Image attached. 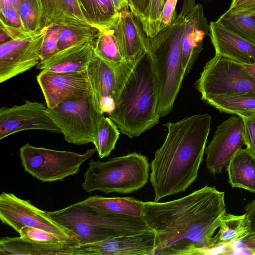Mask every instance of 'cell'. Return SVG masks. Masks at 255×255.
Returning <instances> with one entry per match:
<instances>
[{
    "mask_svg": "<svg viewBox=\"0 0 255 255\" xmlns=\"http://www.w3.org/2000/svg\"><path fill=\"white\" fill-rule=\"evenodd\" d=\"M195 85L205 102L219 95L255 93V77L242 64L216 54L206 63Z\"/></svg>",
    "mask_w": 255,
    "mask_h": 255,
    "instance_id": "cell-9",
    "label": "cell"
},
{
    "mask_svg": "<svg viewBox=\"0 0 255 255\" xmlns=\"http://www.w3.org/2000/svg\"><path fill=\"white\" fill-rule=\"evenodd\" d=\"M62 26L53 25L47 28L44 37L41 60L45 59L58 51V44Z\"/></svg>",
    "mask_w": 255,
    "mask_h": 255,
    "instance_id": "cell-35",
    "label": "cell"
},
{
    "mask_svg": "<svg viewBox=\"0 0 255 255\" xmlns=\"http://www.w3.org/2000/svg\"><path fill=\"white\" fill-rule=\"evenodd\" d=\"M208 114L168 122L166 138L150 164L154 201L184 192L196 179L210 130Z\"/></svg>",
    "mask_w": 255,
    "mask_h": 255,
    "instance_id": "cell-2",
    "label": "cell"
},
{
    "mask_svg": "<svg viewBox=\"0 0 255 255\" xmlns=\"http://www.w3.org/2000/svg\"><path fill=\"white\" fill-rule=\"evenodd\" d=\"M48 213L54 221L68 230L80 244L152 230L143 218L103 214L79 202Z\"/></svg>",
    "mask_w": 255,
    "mask_h": 255,
    "instance_id": "cell-5",
    "label": "cell"
},
{
    "mask_svg": "<svg viewBox=\"0 0 255 255\" xmlns=\"http://www.w3.org/2000/svg\"><path fill=\"white\" fill-rule=\"evenodd\" d=\"M41 29L53 25L91 26L83 15L77 0H38Z\"/></svg>",
    "mask_w": 255,
    "mask_h": 255,
    "instance_id": "cell-21",
    "label": "cell"
},
{
    "mask_svg": "<svg viewBox=\"0 0 255 255\" xmlns=\"http://www.w3.org/2000/svg\"><path fill=\"white\" fill-rule=\"evenodd\" d=\"M242 64L247 71L255 77V63L250 64Z\"/></svg>",
    "mask_w": 255,
    "mask_h": 255,
    "instance_id": "cell-47",
    "label": "cell"
},
{
    "mask_svg": "<svg viewBox=\"0 0 255 255\" xmlns=\"http://www.w3.org/2000/svg\"><path fill=\"white\" fill-rule=\"evenodd\" d=\"M220 230L214 236L212 247L207 252L219 246L228 244L246 236L250 232L249 223L245 214L235 215L225 213L221 217Z\"/></svg>",
    "mask_w": 255,
    "mask_h": 255,
    "instance_id": "cell-27",
    "label": "cell"
},
{
    "mask_svg": "<svg viewBox=\"0 0 255 255\" xmlns=\"http://www.w3.org/2000/svg\"><path fill=\"white\" fill-rule=\"evenodd\" d=\"M216 21L255 45V14L228 10Z\"/></svg>",
    "mask_w": 255,
    "mask_h": 255,
    "instance_id": "cell-29",
    "label": "cell"
},
{
    "mask_svg": "<svg viewBox=\"0 0 255 255\" xmlns=\"http://www.w3.org/2000/svg\"><path fill=\"white\" fill-rule=\"evenodd\" d=\"M93 41L58 51L41 60L36 68L58 73H85L94 54Z\"/></svg>",
    "mask_w": 255,
    "mask_h": 255,
    "instance_id": "cell-20",
    "label": "cell"
},
{
    "mask_svg": "<svg viewBox=\"0 0 255 255\" xmlns=\"http://www.w3.org/2000/svg\"><path fill=\"white\" fill-rule=\"evenodd\" d=\"M250 231L255 232V199L250 202L245 208Z\"/></svg>",
    "mask_w": 255,
    "mask_h": 255,
    "instance_id": "cell-42",
    "label": "cell"
},
{
    "mask_svg": "<svg viewBox=\"0 0 255 255\" xmlns=\"http://www.w3.org/2000/svg\"><path fill=\"white\" fill-rule=\"evenodd\" d=\"M0 29V44L12 40L4 30Z\"/></svg>",
    "mask_w": 255,
    "mask_h": 255,
    "instance_id": "cell-46",
    "label": "cell"
},
{
    "mask_svg": "<svg viewBox=\"0 0 255 255\" xmlns=\"http://www.w3.org/2000/svg\"><path fill=\"white\" fill-rule=\"evenodd\" d=\"M93 47L95 53L112 65L118 67L125 63L112 27L99 31Z\"/></svg>",
    "mask_w": 255,
    "mask_h": 255,
    "instance_id": "cell-28",
    "label": "cell"
},
{
    "mask_svg": "<svg viewBox=\"0 0 255 255\" xmlns=\"http://www.w3.org/2000/svg\"><path fill=\"white\" fill-rule=\"evenodd\" d=\"M99 30L92 26H62L59 34L58 51L77 44L94 40Z\"/></svg>",
    "mask_w": 255,
    "mask_h": 255,
    "instance_id": "cell-31",
    "label": "cell"
},
{
    "mask_svg": "<svg viewBox=\"0 0 255 255\" xmlns=\"http://www.w3.org/2000/svg\"><path fill=\"white\" fill-rule=\"evenodd\" d=\"M234 249L249 250L255 255V232L250 231L242 238L224 245L223 255H226L228 251Z\"/></svg>",
    "mask_w": 255,
    "mask_h": 255,
    "instance_id": "cell-38",
    "label": "cell"
},
{
    "mask_svg": "<svg viewBox=\"0 0 255 255\" xmlns=\"http://www.w3.org/2000/svg\"><path fill=\"white\" fill-rule=\"evenodd\" d=\"M177 1L178 0H166L165 1L161 14L158 28L159 32L168 26L177 14L175 11V7Z\"/></svg>",
    "mask_w": 255,
    "mask_h": 255,
    "instance_id": "cell-39",
    "label": "cell"
},
{
    "mask_svg": "<svg viewBox=\"0 0 255 255\" xmlns=\"http://www.w3.org/2000/svg\"><path fill=\"white\" fill-rule=\"evenodd\" d=\"M118 95L109 117L130 138L158 124L159 87L147 50L132 64L125 63L119 75Z\"/></svg>",
    "mask_w": 255,
    "mask_h": 255,
    "instance_id": "cell-3",
    "label": "cell"
},
{
    "mask_svg": "<svg viewBox=\"0 0 255 255\" xmlns=\"http://www.w3.org/2000/svg\"><path fill=\"white\" fill-rule=\"evenodd\" d=\"M166 0H163L164 3H165Z\"/></svg>",
    "mask_w": 255,
    "mask_h": 255,
    "instance_id": "cell-48",
    "label": "cell"
},
{
    "mask_svg": "<svg viewBox=\"0 0 255 255\" xmlns=\"http://www.w3.org/2000/svg\"><path fill=\"white\" fill-rule=\"evenodd\" d=\"M0 25L29 32L25 29L18 11L11 7L0 8Z\"/></svg>",
    "mask_w": 255,
    "mask_h": 255,
    "instance_id": "cell-36",
    "label": "cell"
},
{
    "mask_svg": "<svg viewBox=\"0 0 255 255\" xmlns=\"http://www.w3.org/2000/svg\"><path fill=\"white\" fill-rule=\"evenodd\" d=\"M89 165L82 184L87 192L131 193L143 187L149 178L148 158L140 153H130L106 162L91 159Z\"/></svg>",
    "mask_w": 255,
    "mask_h": 255,
    "instance_id": "cell-6",
    "label": "cell"
},
{
    "mask_svg": "<svg viewBox=\"0 0 255 255\" xmlns=\"http://www.w3.org/2000/svg\"><path fill=\"white\" fill-rule=\"evenodd\" d=\"M36 79L48 108H53L66 100L92 93L86 72L58 73L42 70Z\"/></svg>",
    "mask_w": 255,
    "mask_h": 255,
    "instance_id": "cell-15",
    "label": "cell"
},
{
    "mask_svg": "<svg viewBox=\"0 0 255 255\" xmlns=\"http://www.w3.org/2000/svg\"><path fill=\"white\" fill-rule=\"evenodd\" d=\"M155 235L152 230L79 244L70 255H153Z\"/></svg>",
    "mask_w": 255,
    "mask_h": 255,
    "instance_id": "cell-14",
    "label": "cell"
},
{
    "mask_svg": "<svg viewBox=\"0 0 255 255\" xmlns=\"http://www.w3.org/2000/svg\"><path fill=\"white\" fill-rule=\"evenodd\" d=\"M118 67L109 64L94 52L87 69L86 72L92 91L94 105L102 114H109L115 107L118 89Z\"/></svg>",
    "mask_w": 255,
    "mask_h": 255,
    "instance_id": "cell-16",
    "label": "cell"
},
{
    "mask_svg": "<svg viewBox=\"0 0 255 255\" xmlns=\"http://www.w3.org/2000/svg\"><path fill=\"white\" fill-rule=\"evenodd\" d=\"M18 233L24 240L39 244H56L65 242L53 234L37 228L25 226Z\"/></svg>",
    "mask_w": 255,
    "mask_h": 255,
    "instance_id": "cell-34",
    "label": "cell"
},
{
    "mask_svg": "<svg viewBox=\"0 0 255 255\" xmlns=\"http://www.w3.org/2000/svg\"><path fill=\"white\" fill-rule=\"evenodd\" d=\"M196 4L195 0H183L181 12L185 16Z\"/></svg>",
    "mask_w": 255,
    "mask_h": 255,
    "instance_id": "cell-44",
    "label": "cell"
},
{
    "mask_svg": "<svg viewBox=\"0 0 255 255\" xmlns=\"http://www.w3.org/2000/svg\"><path fill=\"white\" fill-rule=\"evenodd\" d=\"M116 10L119 12L127 10L129 8L128 0H111Z\"/></svg>",
    "mask_w": 255,
    "mask_h": 255,
    "instance_id": "cell-43",
    "label": "cell"
},
{
    "mask_svg": "<svg viewBox=\"0 0 255 255\" xmlns=\"http://www.w3.org/2000/svg\"><path fill=\"white\" fill-rule=\"evenodd\" d=\"M47 112L65 140L78 145L94 142L104 116L95 107L92 93L66 100L53 108H47Z\"/></svg>",
    "mask_w": 255,
    "mask_h": 255,
    "instance_id": "cell-7",
    "label": "cell"
},
{
    "mask_svg": "<svg viewBox=\"0 0 255 255\" xmlns=\"http://www.w3.org/2000/svg\"><path fill=\"white\" fill-rule=\"evenodd\" d=\"M96 151L95 148H90L79 154L35 147L27 143L20 147L19 155L25 171L45 182L63 180L76 174Z\"/></svg>",
    "mask_w": 255,
    "mask_h": 255,
    "instance_id": "cell-8",
    "label": "cell"
},
{
    "mask_svg": "<svg viewBox=\"0 0 255 255\" xmlns=\"http://www.w3.org/2000/svg\"><path fill=\"white\" fill-rule=\"evenodd\" d=\"M20 0H0V8L11 7L18 11V7Z\"/></svg>",
    "mask_w": 255,
    "mask_h": 255,
    "instance_id": "cell-45",
    "label": "cell"
},
{
    "mask_svg": "<svg viewBox=\"0 0 255 255\" xmlns=\"http://www.w3.org/2000/svg\"><path fill=\"white\" fill-rule=\"evenodd\" d=\"M242 118L244 122V144L246 149L255 157V116Z\"/></svg>",
    "mask_w": 255,
    "mask_h": 255,
    "instance_id": "cell-37",
    "label": "cell"
},
{
    "mask_svg": "<svg viewBox=\"0 0 255 255\" xmlns=\"http://www.w3.org/2000/svg\"><path fill=\"white\" fill-rule=\"evenodd\" d=\"M244 122L239 116H233L217 128L212 140L206 147V167L215 175L222 172L235 153L244 144Z\"/></svg>",
    "mask_w": 255,
    "mask_h": 255,
    "instance_id": "cell-13",
    "label": "cell"
},
{
    "mask_svg": "<svg viewBox=\"0 0 255 255\" xmlns=\"http://www.w3.org/2000/svg\"><path fill=\"white\" fill-rule=\"evenodd\" d=\"M112 28L125 62L134 63L147 50V35L140 20L130 10L123 11Z\"/></svg>",
    "mask_w": 255,
    "mask_h": 255,
    "instance_id": "cell-17",
    "label": "cell"
},
{
    "mask_svg": "<svg viewBox=\"0 0 255 255\" xmlns=\"http://www.w3.org/2000/svg\"><path fill=\"white\" fill-rule=\"evenodd\" d=\"M81 11L90 25L98 30L112 28L119 13L111 0H77Z\"/></svg>",
    "mask_w": 255,
    "mask_h": 255,
    "instance_id": "cell-25",
    "label": "cell"
},
{
    "mask_svg": "<svg viewBox=\"0 0 255 255\" xmlns=\"http://www.w3.org/2000/svg\"><path fill=\"white\" fill-rule=\"evenodd\" d=\"M80 244L76 241L45 244L19 237H5L0 240V254L5 255H69L71 249Z\"/></svg>",
    "mask_w": 255,
    "mask_h": 255,
    "instance_id": "cell-22",
    "label": "cell"
},
{
    "mask_svg": "<svg viewBox=\"0 0 255 255\" xmlns=\"http://www.w3.org/2000/svg\"><path fill=\"white\" fill-rule=\"evenodd\" d=\"M185 19L182 39V67L185 76L203 49L204 39L209 34V25L200 3L196 4Z\"/></svg>",
    "mask_w": 255,
    "mask_h": 255,
    "instance_id": "cell-18",
    "label": "cell"
},
{
    "mask_svg": "<svg viewBox=\"0 0 255 255\" xmlns=\"http://www.w3.org/2000/svg\"><path fill=\"white\" fill-rule=\"evenodd\" d=\"M185 17L181 12L176 14L171 23L154 36H146L147 50L153 60L158 80L160 118L172 110L185 77L182 67Z\"/></svg>",
    "mask_w": 255,
    "mask_h": 255,
    "instance_id": "cell-4",
    "label": "cell"
},
{
    "mask_svg": "<svg viewBox=\"0 0 255 255\" xmlns=\"http://www.w3.org/2000/svg\"><path fill=\"white\" fill-rule=\"evenodd\" d=\"M47 28L41 29L31 37L11 40L0 44V83L37 65L41 60Z\"/></svg>",
    "mask_w": 255,
    "mask_h": 255,
    "instance_id": "cell-11",
    "label": "cell"
},
{
    "mask_svg": "<svg viewBox=\"0 0 255 255\" xmlns=\"http://www.w3.org/2000/svg\"><path fill=\"white\" fill-rule=\"evenodd\" d=\"M31 129L62 133L48 114L47 107L42 103L26 101L20 105L0 109V139Z\"/></svg>",
    "mask_w": 255,
    "mask_h": 255,
    "instance_id": "cell-12",
    "label": "cell"
},
{
    "mask_svg": "<svg viewBox=\"0 0 255 255\" xmlns=\"http://www.w3.org/2000/svg\"><path fill=\"white\" fill-rule=\"evenodd\" d=\"M225 193L205 186L165 202H144L143 219L155 235L153 255H206L226 213Z\"/></svg>",
    "mask_w": 255,
    "mask_h": 255,
    "instance_id": "cell-1",
    "label": "cell"
},
{
    "mask_svg": "<svg viewBox=\"0 0 255 255\" xmlns=\"http://www.w3.org/2000/svg\"><path fill=\"white\" fill-rule=\"evenodd\" d=\"M18 12L27 31L35 35L41 30V13L38 0H20Z\"/></svg>",
    "mask_w": 255,
    "mask_h": 255,
    "instance_id": "cell-32",
    "label": "cell"
},
{
    "mask_svg": "<svg viewBox=\"0 0 255 255\" xmlns=\"http://www.w3.org/2000/svg\"><path fill=\"white\" fill-rule=\"evenodd\" d=\"M118 128L109 117L102 119L93 143L100 158L108 156L115 149L120 135Z\"/></svg>",
    "mask_w": 255,
    "mask_h": 255,
    "instance_id": "cell-30",
    "label": "cell"
},
{
    "mask_svg": "<svg viewBox=\"0 0 255 255\" xmlns=\"http://www.w3.org/2000/svg\"><path fill=\"white\" fill-rule=\"evenodd\" d=\"M254 14H255V13H254Z\"/></svg>",
    "mask_w": 255,
    "mask_h": 255,
    "instance_id": "cell-49",
    "label": "cell"
},
{
    "mask_svg": "<svg viewBox=\"0 0 255 255\" xmlns=\"http://www.w3.org/2000/svg\"><path fill=\"white\" fill-rule=\"evenodd\" d=\"M215 54L240 64L255 63V45L217 21L209 24Z\"/></svg>",
    "mask_w": 255,
    "mask_h": 255,
    "instance_id": "cell-19",
    "label": "cell"
},
{
    "mask_svg": "<svg viewBox=\"0 0 255 255\" xmlns=\"http://www.w3.org/2000/svg\"><path fill=\"white\" fill-rule=\"evenodd\" d=\"M229 182L233 188L255 192V157L246 148L239 150L227 166Z\"/></svg>",
    "mask_w": 255,
    "mask_h": 255,
    "instance_id": "cell-24",
    "label": "cell"
},
{
    "mask_svg": "<svg viewBox=\"0 0 255 255\" xmlns=\"http://www.w3.org/2000/svg\"><path fill=\"white\" fill-rule=\"evenodd\" d=\"M150 0H128L130 10L141 21Z\"/></svg>",
    "mask_w": 255,
    "mask_h": 255,
    "instance_id": "cell-41",
    "label": "cell"
},
{
    "mask_svg": "<svg viewBox=\"0 0 255 255\" xmlns=\"http://www.w3.org/2000/svg\"><path fill=\"white\" fill-rule=\"evenodd\" d=\"M0 219L18 233L22 227L28 226L46 231L63 241H77L68 230L50 217L48 212L11 193L3 192L0 196Z\"/></svg>",
    "mask_w": 255,
    "mask_h": 255,
    "instance_id": "cell-10",
    "label": "cell"
},
{
    "mask_svg": "<svg viewBox=\"0 0 255 255\" xmlns=\"http://www.w3.org/2000/svg\"><path fill=\"white\" fill-rule=\"evenodd\" d=\"M205 102L221 112L242 118L255 116V93L219 95Z\"/></svg>",
    "mask_w": 255,
    "mask_h": 255,
    "instance_id": "cell-26",
    "label": "cell"
},
{
    "mask_svg": "<svg viewBox=\"0 0 255 255\" xmlns=\"http://www.w3.org/2000/svg\"><path fill=\"white\" fill-rule=\"evenodd\" d=\"M164 4L163 0H150L141 20L143 30L147 36L153 37L158 33Z\"/></svg>",
    "mask_w": 255,
    "mask_h": 255,
    "instance_id": "cell-33",
    "label": "cell"
},
{
    "mask_svg": "<svg viewBox=\"0 0 255 255\" xmlns=\"http://www.w3.org/2000/svg\"><path fill=\"white\" fill-rule=\"evenodd\" d=\"M232 12L255 13V0H233L228 9Z\"/></svg>",
    "mask_w": 255,
    "mask_h": 255,
    "instance_id": "cell-40",
    "label": "cell"
},
{
    "mask_svg": "<svg viewBox=\"0 0 255 255\" xmlns=\"http://www.w3.org/2000/svg\"><path fill=\"white\" fill-rule=\"evenodd\" d=\"M79 202L103 214L143 218L144 202L133 197H104L96 195Z\"/></svg>",
    "mask_w": 255,
    "mask_h": 255,
    "instance_id": "cell-23",
    "label": "cell"
}]
</instances>
